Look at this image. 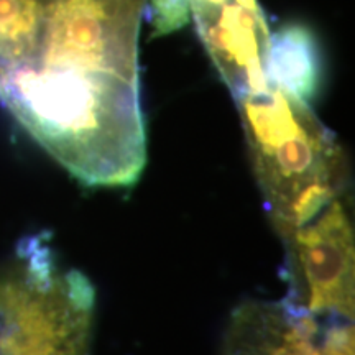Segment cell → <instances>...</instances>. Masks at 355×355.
I'll return each mask as SVG.
<instances>
[{"label": "cell", "instance_id": "cell-8", "mask_svg": "<svg viewBox=\"0 0 355 355\" xmlns=\"http://www.w3.org/2000/svg\"><path fill=\"white\" fill-rule=\"evenodd\" d=\"M46 0H0V71L15 63L37 35Z\"/></svg>", "mask_w": 355, "mask_h": 355}, {"label": "cell", "instance_id": "cell-9", "mask_svg": "<svg viewBox=\"0 0 355 355\" xmlns=\"http://www.w3.org/2000/svg\"><path fill=\"white\" fill-rule=\"evenodd\" d=\"M222 2L224 0H148L145 12H148L146 19L153 28V37H162L181 30L198 13Z\"/></svg>", "mask_w": 355, "mask_h": 355}, {"label": "cell", "instance_id": "cell-1", "mask_svg": "<svg viewBox=\"0 0 355 355\" xmlns=\"http://www.w3.org/2000/svg\"><path fill=\"white\" fill-rule=\"evenodd\" d=\"M148 0H46L0 104L89 188H130L146 165L139 35Z\"/></svg>", "mask_w": 355, "mask_h": 355}, {"label": "cell", "instance_id": "cell-4", "mask_svg": "<svg viewBox=\"0 0 355 355\" xmlns=\"http://www.w3.org/2000/svg\"><path fill=\"white\" fill-rule=\"evenodd\" d=\"M282 241L288 283L282 303L326 331H354L355 239L347 194Z\"/></svg>", "mask_w": 355, "mask_h": 355}, {"label": "cell", "instance_id": "cell-5", "mask_svg": "<svg viewBox=\"0 0 355 355\" xmlns=\"http://www.w3.org/2000/svg\"><path fill=\"white\" fill-rule=\"evenodd\" d=\"M193 20L202 46L235 101L270 86L273 33L259 0H224Z\"/></svg>", "mask_w": 355, "mask_h": 355}, {"label": "cell", "instance_id": "cell-7", "mask_svg": "<svg viewBox=\"0 0 355 355\" xmlns=\"http://www.w3.org/2000/svg\"><path fill=\"white\" fill-rule=\"evenodd\" d=\"M270 84L309 102L321 83V56L316 38L300 24L272 35L268 55Z\"/></svg>", "mask_w": 355, "mask_h": 355}, {"label": "cell", "instance_id": "cell-3", "mask_svg": "<svg viewBox=\"0 0 355 355\" xmlns=\"http://www.w3.org/2000/svg\"><path fill=\"white\" fill-rule=\"evenodd\" d=\"M94 314L79 291L38 261L0 263V355H92Z\"/></svg>", "mask_w": 355, "mask_h": 355}, {"label": "cell", "instance_id": "cell-6", "mask_svg": "<svg viewBox=\"0 0 355 355\" xmlns=\"http://www.w3.org/2000/svg\"><path fill=\"white\" fill-rule=\"evenodd\" d=\"M220 355H354V332H329L282 301L234 309Z\"/></svg>", "mask_w": 355, "mask_h": 355}, {"label": "cell", "instance_id": "cell-2", "mask_svg": "<svg viewBox=\"0 0 355 355\" xmlns=\"http://www.w3.org/2000/svg\"><path fill=\"white\" fill-rule=\"evenodd\" d=\"M235 102L266 214L279 237L347 194V157L309 102L273 84Z\"/></svg>", "mask_w": 355, "mask_h": 355}]
</instances>
